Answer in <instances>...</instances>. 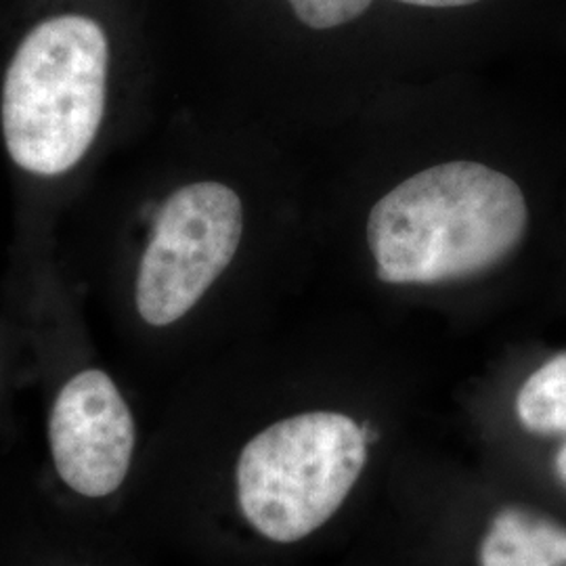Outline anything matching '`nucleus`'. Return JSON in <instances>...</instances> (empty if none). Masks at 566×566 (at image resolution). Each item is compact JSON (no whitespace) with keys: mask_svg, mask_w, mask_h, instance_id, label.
<instances>
[{"mask_svg":"<svg viewBox=\"0 0 566 566\" xmlns=\"http://www.w3.org/2000/svg\"><path fill=\"white\" fill-rule=\"evenodd\" d=\"M304 25L332 30L361 18L371 0H287Z\"/></svg>","mask_w":566,"mask_h":566,"instance_id":"obj_7","label":"nucleus"},{"mask_svg":"<svg viewBox=\"0 0 566 566\" xmlns=\"http://www.w3.org/2000/svg\"><path fill=\"white\" fill-rule=\"evenodd\" d=\"M479 566H566V526L528 507H504L486 526Z\"/></svg>","mask_w":566,"mask_h":566,"instance_id":"obj_5","label":"nucleus"},{"mask_svg":"<svg viewBox=\"0 0 566 566\" xmlns=\"http://www.w3.org/2000/svg\"><path fill=\"white\" fill-rule=\"evenodd\" d=\"M109 42L99 21L61 13L20 42L2 84V133L13 163L57 177L81 163L105 109Z\"/></svg>","mask_w":566,"mask_h":566,"instance_id":"obj_2","label":"nucleus"},{"mask_svg":"<svg viewBox=\"0 0 566 566\" xmlns=\"http://www.w3.org/2000/svg\"><path fill=\"white\" fill-rule=\"evenodd\" d=\"M399 2L413 4V7H430V9H451V7H468L479 0H399Z\"/></svg>","mask_w":566,"mask_h":566,"instance_id":"obj_8","label":"nucleus"},{"mask_svg":"<svg viewBox=\"0 0 566 566\" xmlns=\"http://www.w3.org/2000/svg\"><path fill=\"white\" fill-rule=\"evenodd\" d=\"M554 470H556L558 481L566 486V446L558 451V455H556V460H554Z\"/></svg>","mask_w":566,"mask_h":566,"instance_id":"obj_9","label":"nucleus"},{"mask_svg":"<svg viewBox=\"0 0 566 566\" xmlns=\"http://www.w3.org/2000/svg\"><path fill=\"white\" fill-rule=\"evenodd\" d=\"M242 231V200L231 187L202 181L175 191L158 214L139 264V322L151 329L182 322L233 261Z\"/></svg>","mask_w":566,"mask_h":566,"instance_id":"obj_4","label":"nucleus"},{"mask_svg":"<svg viewBox=\"0 0 566 566\" xmlns=\"http://www.w3.org/2000/svg\"><path fill=\"white\" fill-rule=\"evenodd\" d=\"M516 416L533 434H566V353L526 378L516 397Z\"/></svg>","mask_w":566,"mask_h":566,"instance_id":"obj_6","label":"nucleus"},{"mask_svg":"<svg viewBox=\"0 0 566 566\" xmlns=\"http://www.w3.org/2000/svg\"><path fill=\"white\" fill-rule=\"evenodd\" d=\"M521 187L485 164L426 168L388 191L369 212L367 242L378 277L434 285L485 273L525 238Z\"/></svg>","mask_w":566,"mask_h":566,"instance_id":"obj_1","label":"nucleus"},{"mask_svg":"<svg viewBox=\"0 0 566 566\" xmlns=\"http://www.w3.org/2000/svg\"><path fill=\"white\" fill-rule=\"evenodd\" d=\"M367 462L361 426L338 411H308L248 434L229 462V504L254 537L290 546L343 506Z\"/></svg>","mask_w":566,"mask_h":566,"instance_id":"obj_3","label":"nucleus"}]
</instances>
